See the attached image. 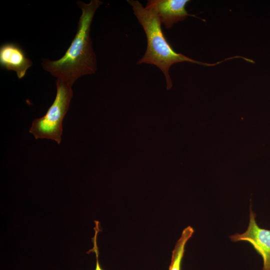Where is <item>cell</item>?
Returning <instances> with one entry per match:
<instances>
[{
    "mask_svg": "<svg viewBox=\"0 0 270 270\" xmlns=\"http://www.w3.org/2000/svg\"><path fill=\"white\" fill-rule=\"evenodd\" d=\"M127 2L132 6L134 14L144 28L147 40L146 52L137 64H150L159 68L165 76L168 90L170 89L172 86L168 72L173 64L188 62L212 66L220 63L202 62L176 52L165 37L162 29V22L156 12L144 7L138 0H128Z\"/></svg>",
    "mask_w": 270,
    "mask_h": 270,
    "instance_id": "obj_2",
    "label": "cell"
},
{
    "mask_svg": "<svg viewBox=\"0 0 270 270\" xmlns=\"http://www.w3.org/2000/svg\"><path fill=\"white\" fill-rule=\"evenodd\" d=\"M102 3L100 0H91L88 3L80 0L76 2L82 12L76 34L61 58L56 60L42 59V66L44 70L72 86L80 77L95 73L96 58L90 32L94 14Z\"/></svg>",
    "mask_w": 270,
    "mask_h": 270,
    "instance_id": "obj_1",
    "label": "cell"
},
{
    "mask_svg": "<svg viewBox=\"0 0 270 270\" xmlns=\"http://www.w3.org/2000/svg\"><path fill=\"white\" fill-rule=\"evenodd\" d=\"M72 86L66 81L57 78L56 93L54 102L44 116L33 120L30 128L29 132L36 139L52 140L60 144L62 120L73 96Z\"/></svg>",
    "mask_w": 270,
    "mask_h": 270,
    "instance_id": "obj_3",
    "label": "cell"
},
{
    "mask_svg": "<svg viewBox=\"0 0 270 270\" xmlns=\"http://www.w3.org/2000/svg\"><path fill=\"white\" fill-rule=\"evenodd\" d=\"M188 0H149L146 8L151 9L157 14L162 24L166 28L184 20L187 16H194L188 13L186 4Z\"/></svg>",
    "mask_w": 270,
    "mask_h": 270,
    "instance_id": "obj_5",
    "label": "cell"
},
{
    "mask_svg": "<svg viewBox=\"0 0 270 270\" xmlns=\"http://www.w3.org/2000/svg\"><path fill=\"white\" fill-rule=\"evenodd\" d=\"M194 232V228L188 226L183 230L172 252L169 270H181V264L184 257L185 246Z\"/></svg>",
    "mask_w": 270,
    "mask_h": 270,
    "instance_id": "obj_7",
    "label": "cell"
},
{
    "mask_svg": "<svg viewBox=\"0 0 270 270\" xmlns=\"http://www.w3.org/2000/svg\"><path fill=\"white\" fill-rule=\"evenodd\" d=\"M95 223V226L94 227V230L95 231L94 232V236L92 238V242L94 244L93 248L90 250L88 252L87 254H89L90 252H94L96 254V268L94 270H104L102 267L100 266V262H99V252H98V249L97 245V236L98 234V232L101 231V230L100 228V222L98 220H94Z\"/></svg>",
    "mask_w": 270,
    "mask_h": 270,
    "instance_id": "obj_8",
    "label": "cell"
},
{
    "mask_svg": "<svg viewBox=\"0 0 270 270\" xmlns=\"http://www.w3.org/2000/svg\"><path fill=\"white\" fill-rule=\"evenodd\" d=\"M256 214L250 208V222L246 230L242 234L236 233L230 236L232 242H249L261 256L263 261L262 270H270V230L260 227L256 220Z\"/></svg>",
    "mask_w": 270,
    "mask_h": 270,
    "instance_id": "obj_4",
    "label": "cell"
},
{
    "mask_svg": "<svg viewBox=\"0 0 270 270\" xmlns=\"http://www.w3.org/2000/svg\"><path fill=\"white\" fill-rule=\"evenodd\" d=\"M32 64L31 60L26 56L25 52L18 44L8 42L0 46V68L15 72L18 79L25 76Z\"/></svg>",
    "mask_w": 270,
    "mask_h": 270,
    "instance_id": "obj_6",
    "label": "cell"
}]
</instances>
